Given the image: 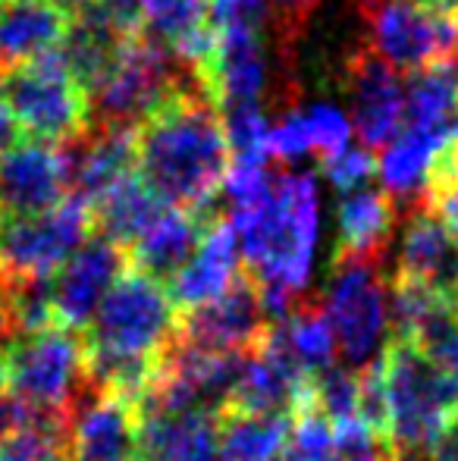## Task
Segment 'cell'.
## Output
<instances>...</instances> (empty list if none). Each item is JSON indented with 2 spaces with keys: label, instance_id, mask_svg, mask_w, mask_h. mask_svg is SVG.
Here are the masks:
<instances>
[{
  "label": "cell",
  "instance_id": "obj_37",
  "mask_svg": "<svg viewBox=\"0 0 458 461\" xmlns=\"http://www.w3.org/2000/svg\"><path fill=\"white\" fill-rule=\"evenodd\" d=\"M267 4H270V13H274L280 48H283V54H289V44L305 32L308 19L318 10L320 0H267Z\"/></svg>",
  "mask_w": 458,
  "mask_h": 461
},
{
  "label": "cell",
  "instance_id": "obj_2",
  "mask_svg": "<svg viewBox=\"0 0 458 461\" xmlns=\"http://www.w3.org/2000/svg\"><path fill=\"white\" fill-rule=\"evenodd\" d=\"M232 230L245 274L255 279L270 321L286 317L305 298L320 232V188L314 173H283L270 194L232 211Z\"/></svg>",
  "mask_w": 458,
  "mask_h": 461
},
{
  "label": "cell",
  "instance_id": "obj_38",
  "mask_svg": "<svg viewBox=\"0 0 458 461\" xmlns=\"http://www.w3.org/2000/svg\"><path fill=\"white\" fill-rule=\"evenodd\" d=\"M92 6L101 13V19L111 25L122 41L145 32V10H141V0H98V4H92Z\"/></svg>",
  "mask_w": 458,
  "mask_h": 461
},
{
  "label": "cell",
  "instance_id": "obj_12",
  "mask_svg": "<svg viewBox=\"0 0 458 461\" xmlns=\"http://www.w3.org/2000/svg\"><path fill=\"white\" fill-rule=\"evenodd\" d=\"M129 267L126 249L104 236H88L50 276V302L60 327L85 333L101 298Z\"/></svg>",
  "mask_w": 458,
  "mask_h": 461
},
{
  "label": "cell",
  "instance_id": "obj_27",
  "mask_svg": "<svg viewBox=\"0 0 458 461\" xmlns=\"http://www.w3.org/2000/svg\"><path fill=\"white\" fill-rule=\"evenodd\" d=\"M120 44L122 38L101 19V13L94 6H88V10L76 13L69 19V29L63 35L60 48H57V54H60L63 67L69 69V76L92 97L94 88L111 73Z\"/></svg>",
  "mask_w": 458,
  "mask_h": 461
},
{
  "label": "cell",
  "instance_id": "obj_15",
  "mask_svg": "<svg viewBox=\"0 0 458 461\" xmlns=\"http://www.w3.org/2000/svg\"><path fill=\"white\" fill-rule=\"evenodd\" d=\"M192 79L220 110L261 104L270 92L264 32H214V50L202 67L192 69Z\"/></svg>",
  "mask_w": 458,
  "mask_h": 461
},
{
  "label": "cell",
  "instance_id": "obj_22",
  "mask_svg": "<svg viewBox=\"0 0 458 461\" xmlns=\"http://www.w3.org/2000/svg\"><path fill=\"white\" fill-rule=\"evenodd\" d=\"M458 132L449 129H418L405 126L390 145L383 148V160L377 164V173L383 179V192L392 194L399 204V213L424 204L427 176L436 154L455 139Z\"/></svg>",
  "mask_w": 458,
  "mask_h": 461
},
{
  "label": "cell",
  "instance_id": "obj_28",
  "mask_svg": "<svg viewBox=\"0 0 458 461\" xmlns=\"http://www.w3.org/2000/svg\"><path fill=\"white\" fill-rule=\"evenodd\" d=\"M405 126L458 132V57L411 69L405 88Z\"/></svg>",
  "mask_w": 458,
  "mask_h": 461
},
{
  "label": "cell",
  "instance_id": "obj_7",
  "mask_svg": "<svg viewBox=\"0 0 458 461\" xmlns=\"http://www.w3.org/2000/svg\"><path fill=\"white\" fill-rule=\"evenodd\" d=\"M0 97L16 116L19 129L38 141L67 145L92 126V97L69 76L57 50L4 69Z\"/></svg>",
  "mask_w": 458,
  "mask_h": 461
},
{
  "label": "cell",
  "instance_id": "obj_33",
  "mask_svg": "<svg viewBox=\"0 0 458 461\" xmlns=\"http://www.w3.org/2000/svg\"><path fill=\"white\" fill-rule=\"evenodd\" d=\"M223 113V129H227V141L232 158L238 160H270L267 139L270 126L261 104H238V107H227Z\"/></svg>",
  "mask_w": 458,
  "mask_h": 461
},
{
  "label": "cell",
  "instance_id": "obj_29",
  "mask_svg": "<svg viewBox=\"0 0 458 461\" xmlns=\"http://www.w3.org/2000/svg\"><path fill=\"white\" fill-rule=\"evenodd\" d=\"M292 433V414L220 411V461H276Z\"/></svg>",
  "mask_w": 458,
  "mask_h": 461
},
{
  "label": "cell",
  "instance_id": "obj_30",
  "mask_svg": "<svg viewBox=\"0 0 458 461\" xmlns=\"http://www.w3.org/2000/svg\"><path fill=\"white\" fill-rule=\"evenodd\" d=\"M270 330L311 376H318L320 370H327L337 361L333 327L324 314V304L311 302V298H301L286 317L270 323Z\"/></svg>",
  "mask_w": 458,
  "mask_h": 461
},
{
  "label": "cell",
  "instance_id": "obj_39",
  "mask_svg": "<svg viewBox=\"0 0 458 461\" xmlns=\"http://www.w3.org/2000/svg\"><path fill=\"white\" fill-rule=\"evenodd\" d=\"M25 424V411L22 405H19L16 399H13L10 393H6L4 386H0V439L6 437V433H13L16 427Z\"/></svg>",
  "mask_w": 458,
  "mask_h": 461
},
{
  "label": "cell",
  "instance_id": "obj_34",
  "mask_svg": "<svg viewBox=\"0 0 458 461\" xmlns=\"http://www.w3.org/2000/svg\"><path fill=\"white\" fill-rule=\"evenodd\" d=\"M301 122H305L308 141H311V154H320V160L330 154L343 151L352 145V120L333 104H311L308 110H299Z\"/></svg>",
  "mask_w": 458,
  "mask_h": 461
},
{
  "label": "cell",
  "instance_id": "obj_20",
  "mask_svg": "<svg viewBox=\"0 0 458 461\" xmlns=\"http://www.w3.org/2000/svg\"><path fill=\"white\" fill-rule=\"evenodd\" d=\"M242 270H238V239L232 230V220L217 213L214 223L208 226L198 251L189 258L183 270L166 283V292L176 302L179 314L192 311L198 304L211 302L220 292H227Z\"/></svg>",
  "mask_w": 458,
  "mask_h": 461
},
{
  "label": "cell",
  "instance_id": "obj_5",
  "mask_svg": "<svg viewBox=\"0 0 458 461\" xmlns=\"http://www.w3.org/2000/svg\"><path fill=\"white\" fill-rule=\"evenodd\" d=\"M179 336V308L164 283L129 267L107 289L82 339L85 348L160 361Z\"/></svg>",
  "mask_w": 458,
  "mask_h": 461
},
{
  "label": "cell",
  "instance_id": "obj_19",
  "mask_svg": "<svg viewBox=\"0 0 458 461\" xmlns=\"http://www.w3.org/2000/svg\"><path fill=\"white\" fill-rule=\"evenodd\" d=\"M220 211L204 207V211H189V207H166L139 239L126 249L129 267L154 276L157 283H170L179 270L189 264V258L198 251L208 226Z\"/></svg>",
  "mask_w": 458,
  "mask_h": 461
},
{
  "label": "cell",
  "instance_id": "obj_11",
  "mask_svg": "<svg viewBox=\"0 0 458 461\" xmlns=\"http://www.w3.org/2000/svg\"><path fill=\"white\" fill-rule=\"evenodd\" d=\"M267 304L248 274H238L227 292L179 314V342L220 355H245L261 346L270 330Z\"/></svg>",
  "mask_w": 458,
  "mask_h": 461
},
{
  "label": "cell",
  "instance_id": "obj_41",
  "mask_svg": "<svg viewBox=\"0 0 458 461\" xmlns=\"http://www.w3.org/2000/svg\"><path fill=\"white\" fill-rule=\"evenodd\" d=\"M427 458L430 461H458V420L443 433L440 439H436L434 446H430Z\"/></svg>",
  "mask_w": 458,
  "mask_h": 461
},
{
  "label": "cell",
  "instance_id": "obj_40",
  "mask_svg": "<svg viewBox=\"0 0 458 461\" xmlns=\"http://www.w3.org/2000/svg\"><path fill=\"white\" fill-rule=\"evenodd\" d=\"M19 139H22V129H19L16 116L10 113L6 101L0 97V154H6L13 145H19Z\"/></svg>",
  "mask_w": 458,
  "mask_h": 461
},
{
  "label": "cell",
  "instance_id": "obj_31",
  "mask_svg": "<svg viewBox=\"0 0 458 461\" xmlns=\"http://www.w3.org/2000/svg\"><path fill=\"white\" fill-rule=\"evenodd\" d=\"M0 461H69L67 427L25 420L0 439Z\"/></svg>",
  "mask_w": 458,
  "mask_h": 461
},
{
  "label": "cell",
  "instance_id": "obj_45",
  "mask_svg": "<svg viewBox=\"0 0 458 461\" xmlns=\"http://www.w3.org/2000/svg\"><path fill=\"white\" fill-rule=\"evenodd\" d=\"M392 461H396V458H392Z\"/></svg>",
  "mask_w": 458,
  "mask_h": 461
},
{
  "label": "cell",
  "instance_id": "obj_1",
  "mask_svg": "<svg viewBox=\"0 0 458 461\" xmlns=\"http://www.w3.org/2000/svg\"><path fill=\"white\" fill-rule=\"evenodd\" d=\"M139 173L166 204L204 211L223 188L232 151L223 113L189 79L139 129Z\"/></svg>",
  "mask_w": 458,
  "mask_h": 461
},
{
  "label": "cell",
  "instance_id": "obj_4",
  "mask_svg": "<svg viewBox=\"0 0 458 461\" xmlns=\"http://www.w3.org/2000/svg\"><path fill=\"white\" fill-rule=\"evenodd\" d=\"M386 437L396 452H430L458 420V383L411 339L386 342L377 358Z\"/></svg>",
  "mask_w": 458,
  "mask_h": 461
},
{
  "label": "cell",
  "instance_id": "obj_32",
  "mask_svg": "<svg viewBox=\"0 0 458 461\" xmlns=\"http://www.w3.org/2000/svg\"><path fill=\"white\" fill-rule=\"evenodd\" d=\"M280 461H343L333 424L314 405L301 408L292 418V433Z\"/></svg>",
  "mask_w": 458,
  "mask_h": 461
},
{
  "label": "cell",
  "instance_id": "obj_44",
  "mask_svg": "<svg viewBox=\"0 0 458 461\" xmlns=\"http://www.w3.org/2000/svg\"><path fill=\"white\" fill-rule=\"evenodd\" d=\"M54 6H60L67 16H76V13H82V10H88L92 4H98V0H50Z\"/></svg>",
  "mask_w": 458,
  "mask_h": 461
},
{
  "label": "cell",
  "instance_id": "obj_17",
  "mask_svg": "<svg viewBox=\"0 0 458 461\" xmlns=\"http://www.w3.org/2000/svg\"><path fill=\"white\" fill-rule=\"evenodd\" d=\"M63 148L69 160V194H79L88 204L139 170V135L132 126L92 122Z\"/></svg>",
  "mask_w": 458,
  "mask_h": 461
},
{
  "label": "cell",
  "instance_id": "obj_24",
  "mask_svg": "<svg viewBox=\"0 0 458 461\" xmlns=\"http://www.w3.org/2000/svg\"><path fill=\"white\" fill-rule=\"evenodd\" d=\"M145 29L176 54L185 69H198L214 50L211 0H141Z\"/></svg>",
  "mask_w": 458,
  "mask_h": 461
},
{
  "label": "cell",
  "instance_id": "obj_42",
  "mask_svg": "<svg viewBox=\"0 0 458 461\" xmlns=\"http://www.w3.org/2000/svg\"><path fill=\"white\" fill-rule=\"evenodd\" d=\"M16 321L10 314V304H6V295H4V285H0V352L10 346V339L16 336Z\"/></svg>",
  "mask_w": 458,
  "mask_h": 461
},
{
  "label": "cell",
  "instance_id": "obj_25",
  "mask_svg": "<svg viewBox=\"0 0 458 461\" xmlns=\"http://www.w3.org/2000/svg\"><path fill=\"white\" fill-rule=\"evenodd\" d=\"M396 217L399 204L392 201V194L377 192L371 185L343 192L337 204V249L355 251V255H386Z\"/></svg>",
  "mask_w": 458,
  "mask_h": 461
},
{
  "label": "cell",
  "instance_id": "obj_36",
  "mask_svg": "<svg viewBox=\"0 0 458 461\" xmlns=\"http://www.w3.org/2000/svg\"><path fill=\"white\" fill-rule=\"evenodd\" d=\"M274 23L267 0H211L214 32H267Z\"/></svg>",
  "mask_w": 458,
  "mask_h": 461
},
{
  "label": "cell",
  "instance_id": "obj_10",
  "mask_svg": "<svg viewBox=\"0 0 458 461\" xmlns=\"http://www.w3.org/2000/svg\"><path fill=\"white\" fill-rule=\"evenodd\" d=\"M367 44L392 69H421L455 57L458 19L430 13L418 0H358Z\"/></svg>",
  "mask_w": 458,
  "mask_h": 461
},
{
  "label": "cell",
  "instance_id": "obj_14",
  "mask_svg": "<svg viewBox=\"0 0 458 461\" xmlns=\"http://www.w3.org/2000/svg\"><path fill=\"white\" fill-rule=\"evenodd\" d=\"M346 92L352 101V129L361 145L377 151L405 129V88L399 69L380 60L371 48L346 60Z\"/></svg>",
  "mask_w": 458,
  "mask_h": 461
},
{
  "label": "cell",
  "instance_id": "obj_16",
  "mask_svg": "<svg viewBox=\"0 0 458 461\" xmlns=\"http://www.w3.org/2000/svg\"><path fill=\"white\" fill-rule=\"evenodd\" d=\"M69 192L67 148L54 141H19L0 154V213H41Z\"/></svg>",
  "mask_w": 458,
  "mask_h": 461
},
{
  "label": "cell",
  "instance_id": "obj_18",
  "mask_svg": "<svg viewBox=\"0 0 458 461\" xmlns=\"http://www.w3.org/2000/svg\"><path fill=\"white\" fill-rule=\"evenodd\" d=\"M396 274L458 302V236L434 207L418 204L405 211Z\"/></svg>",
  "mask_w": 458,
  "mask_h": 461
},
{
  "label": "cell",
  "instance_id": "obj_26",
  "mask_svg": "<svg viewBox=\"0 0 458 461\" xmlns=\"http://www.w3.org/2000/svg\"><path fill=\"white\" fill-rule=\"evenodd\" d=\"M164 211H166V201L135 170L132 176L116 183L111 192L101 194L92 204L94 232L111 239L120 249H129Z\"/></svg>",
  "mask_w": 458,
  "mask_h": 461
},
{
  "label": "cell",
  "instance_id": "obj_8",
  "mask_svg": "<svg viewBox=\"0 0 458 461\" xmlns=\"http://www.w3.org/2000/svg\"><path fill=\"white\" fill-rule=\"evenodd\" d=\"M183 82L179 60L166 44L148 32L126 38L111 73L92 92V122L139 129Z\"/></svg>",
  "mask_w": 458,
  "mask_h": 461
},
{
  "label": "cell",
  "instance_id": "obj_6",
  "mask_svg": "<svg viewBox=\"0 0 458 461\" xmlns=\"http://www.w3.org/2000/svg\"><path fill=\"white\" fill-rule=\"evenodd\" d=\"M324 314L346 367L364 370L383 355L390 333V285L383 255H333L324 289Z\"/></svg>",
  "mask_w": 458,
  "mask_h": 461
},
{
  "label": "cell",
  "instance_id": "obj_13",
  "mask_svg": "<svg viewBox=\"0 0 458 461\" xmlns=\"http://www.w3.org/2000/svg\"><path fill=\"white\" fill-rule=\"evenodd\" d=\"M67 452L69 461H141L139 408L88 383L67 420Z\"/></svg>",
  "mask_w": 458,
  "mask_h": 461
},
{
  "label": "cell",
  "instance_id": "obj_43",
  "mask_svg": "<svg viewBox=\"0 0 458 461\" xmlns=\"http://www.w3.org/2000/svg\"><path fill=\"white\" fill-rule=\"evenodd\" d=\"M421 6H427L430 13H440V16L458 19V0H418Z\"/></svg>",
  "mask_w": 458,
  "mask_h": 461
},
{
  "label": "cell",
  "instance_id": "obj_35",
  "mask_svg": "<svg viewBox=\"0 0 458 461\" xmlns=\"http://www.w3.org/2000/svg\"><path fill=\"white\" fill-rule=\"evenodd\" d=\"M324 164V176L330 179L333 188L339 192H352V188H361L373 179L377 173V158H373L371 148H343V151L330 154V158L320 160Z\"/></svg>",
  "mask_w": 458,
  "mask_h": 461
},
{
  "label": "cell",
  "instance_id": "obj_9",
  "mask_svg": "<svg viewBox=\"0 0 458 461\" xmlns=\"http://www.w3.org/2000/svg\"><path fill=\"white\" fill-rule=\"evenodd\" d=\"M92 232V204L79 194H67L41 213H0V279L54 276Z\"/></svg>",
  "mask_w": 458,
  "mask_h": 461
},
{
  "label": "cell",
  "instance_id": "obj_23",
  "mask_svg": "<svg viewBox=\"0 0 458 461\" xmlns=\"http://www.w3.org/2000/svg\"><path fill=\"white\" fill-rule=\"evenodd\" d=\"M69 19L50 0H0V73L60 48Z\"/></svg>",
  "mask_w": 458,
  "mask_h": 461
},
{
  "label": "cell",
  "instance_id": "obj_21",
  "mask_svg": "<svg viewBox=\"0 0 458 461\" xmlns=\"http://www.w3.org/2000/svg\"><path fill=\"white\" fill-rule=\"evenodd\" d=\"M141 461H220V414L202 408L141 414Z\"/></svg>",
  "mask_w": 458,
  "mask_h": 461
},
{
  "label": "cell",
  "instance_id": "obj_3",
  "mask_svg": "<svg viewBox=\"0 0 458 461\" xmlns=\"http://www.w3.org/2000/svg\"><path fill=\"white\" fill-rule=\"evenodd\" d=\"M0 386L22 405L25 420L67 427L88 393L85 339L60 323L16 333L0 352Z\"/></svg>",
  "mask_w": 458,
  "mask_h": 461
}]
</instances>
